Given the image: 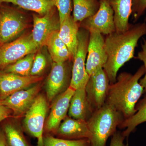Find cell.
I'll return each instance as SVG.
<instances>
[{
  "label": "cell",
  "mask_w": 146,
  "mask_h": 146,
  "mask_svg": "<svg viewBox=\"0 0 146 146\" xmlns=\"http://www.w3.org/2000/svg\"><path fill=\"white\" fill-rule=\"evenodd\" d=\"M146 11V0H132L131 15L134 23L137 22ZM145 22H146V16Z\"/></svg>",
  "instance_id": "29"
},
{
  "label": "cell",
  "mask_w": 146,
  "mask_h": 146,
  "mask_svg": "<svg viewBox=\"0 0 146 146\" xmlns=\"http://www.w3.org/2000/svg\"><path fill=\"white\" fill-rule=\"evenodd\" d=\"M136 112L130 117L125 119L119 126V128H126L123 135L128 138L136 127L146 122V96L136 105Z\"/></svg>",
  "instance_id": "23"
},
{
  "label": "cell",
  "mask_w": 146,
  "mask_h": 146,
  "mask_svg": "<svg viewBox=\"0 0 146 146\" xmlns=\"http://www.w3.org/2000/svg\"><path fill=\"white\" fill-rule=\"evenodd\" d=\"M25 16L14 7L0 4V46L11 41L26 28Z\"/></svg>",
  "instance_id": "4"
},
{
  "label": "cell",
  "mask_w": 146,
  "mask_h": 146,
  "mask_svg": "<svg viewBox=\"0 0 146 146\" xmlns=\"http://www.w3.org/2000/svg\"><path fill=\"white\" fill-rule=\"evenodd\" d=\"M58 138L68 140L89 139L90 131L87 121L66 117L55 133Z\"/></svg>",
  "instance_id": "16"
},
{
  "label": "cell",
  "mask_w": 146,
  "mask_h": 146,
  "mask_svg": "<svg viewBox=\"0 0 146 146\" xmlns=\"http://www.w3.org/2000/svg\"><path fill=\"white\" fill-rule=\"evenodd\" d=\"M125 138L122 132L116 131L112 136L110 146H124Z\"/></svg>",
  "instance_id": "31"
},
{
  "label": "cell",
  "mask_w": 146,
  "mask_h": 146,
  "mask_svg": "<svg viewBox=\"0 0 146 146\" xmlns=\"http://www.w3.org/2000/svg\"><path fill=\"white\" fill-rule=\"evenodd\" d=\"M33 39L39 49L45 46L48 37L51 33L59 31L60 23L57 9L54 7L44 16L33 14Z\"/></svg>",
  "instance_id": "10"
},
{
  "label": "cell",
  "mask_w": 146,
  "mask_h": 146,
  "mask_svg": "<svg viewBox=\"0 0 146 146\" xmlns=\"http://www.w3.org/2000/svg\"><path fill=\"white\" fill-rule=\"evenodd\" d=\"M7 146H29L21 129L11 123L6 124L3 128Z\"/></svg>",
  "instance_id": "24"
},
{
  "label": "cell",
  "mask_w": 146,
  "mask_h": 146,
  "mask_svg": "<svg viewBox=\"0 0 146 146\" xmlns=\"http://www.w3.org/2000/svg\"><path fill=\"white\" fill-rule=\"evenodd\" d=\"M45 46L47 47L54 62L64 63L72 59L68 47L58 36V31L50 35Z\"/></svg>",
  "instance_id": "20"
},
{
  "label": "cell",
  "mask_w": 146,
  "mask_h": 146,
  "mask_svg": "<svg viewBox=\"0 0 146 146\" xmlns=\"http://www.w3.org/2000/svg\"><path fill=\"white\" fill-rule=\"evenodd\" d=\"M142 50L138 52L137 58L144 63L145 68V76L140 79L139 83L144 88V91L146 93V39H143L141 44Z\"/></svg>",
  "instance_id": "30"
},
{
  "label": "cell",
  "mask_w": 146,
  "mask_h": 146,
  "mask_svg": "<svg viewBox=\"0 0 146 146\" xmlns=\"http://www.w3.org/2000/svg\"><path fill=\"white\" fill-rule=\"evenodd\" d=\"M53 62L51 70L46 84V92L48 102H51L70 86L72 68L67 62Z\"/></svg>",
  "instance_id": "8"
},
{
  "label": "cell",
  "mask_w": 146,
  "mask_h": 146,
  "mask_svg": "<svg viewBox=\"0 0 146 146\" xmlns=\"http://www.w3.org/2000/svg\"><path fill=\"white\" fill-rule=\"evenodd\" d=\"M12 112L8 107L0 105V122L9 117Z\"/></svg>",
  "instance_id": "32"
},
{
  "label": "cell",
  "mask_w": 146,
  "mask_h": 146,
  "mask_svg": "<svg viewBox=\"0 0 146 146\" xmlns=\"http://www.w3.org/2000/svg\"><path fill=\"white\" fill-rule=\"evenodd\" d=\"M35 53L30 54L19 59L15 63L8 65L3 70L21 76H30Z\"/></svg>",
  "instance_id": "25"
},
{
  "label": "cell",
  "mask_w": 146,
  "mask_h": 146,
  "mask_svg": "<svg viewBox=\"0 0 146 146\" xmlns=\"http://www.w3.org/2000/svg\"><path fill=\"white\" fill-rule=\"evenodd\" d=\"M114 13L116 32L121 33L129 28V23L132 13V0H108Z\"/></svg>",
  "instance_id": "18"
},
{
  "label": "cell",
  "mask_w": 146,
  "mask_h": 146,
  "mask_svg": "<svg viewBox=\"0 0 146 146\" xmlns=\"http://www.w3.org/2000/svg\"><path fill=\"white\" fill-rule=\"evenodd\" d=\"M89 33L86 68L87 74L90 76L98 70L103 69L108 56L102 35L94 32Z\"/></svg>",
  "instance_id": "13"
},
{
  "label": "cell",
  "mask_w": 146,
  "mask_h": 146,
  "mask_svg": "<svg viewBox=\"0 0 146 146\" xmlns=\"http://www.w3.org/2000/svg\"><path fill=\"white\" fill-rule=\"evenodd\" d=\"M146 35V22L131 25L123 32L116 31L106 35L104 39L107 53V62L103 69L109 79L110 83H115L119 70L134 57L138 41Z\"/></svg>",
  "instance_id": "1"
},
{
  "label": "cell",
  "mask_w": 146,
  "mask_h": 146,
  "mask_svg": "<svg viewBox=\"0 0 146 146\" xmlns=\"http://www.w3.org/2000/svg\"><path fill=\"white\" fill-rule=\"evenodd\" d=\"M90 33L83 29L79 30L78 44L75 56L73 58L72 78L70 86L74 90L85 88L90 76L86 71L87 54Z\"/></svg>",
  "instance_id": "7"
},
{
  "label": "cell",
  "mask_w": 146,
  "mask_h": 146,
  "mask_svg": "<svg viewBox=\"0 0 146 146\" xmlns=\"http://www.w3.org/2000/svg\"><path fill=\"white\" fill-rule=\"evenodd\" d=\"M79 25V23L75 22L71 16L60 24L58 31V36L68 47L72 59L77 49Z\"/></svg>",
  "instance_id": "19"
},
{
  "label": "cell",
  "mask_w": 146,
  "mask_h": 146,
  "mask_svg": "<svg viewBox=\"0 0 146 146\" xmlns=\"http://www.w3.org/2000/svg\"><path fill=\"white\" fill-rule=\"evenodd\" d=\"M44 146H90L89 139L68 140L55 138L50 135L44 136Z\"/></svg>",
  "instance_id": "26"
},
{
  "label": "cell",
  "mask_w": 146,
  "mask_h": 146,
  "mask_svg": "<svg viewBox=\"0 0 146 146\" xmlns=\"http://www.w3.org/2000/svg\"><path fill=\"white\" fill-rule=\"evenodd\" d=\"M10 3L24 10L43 16L54 7L53 0H0V4Z\"/></svg>",
  "instance_id": "21"
},
{
  "label": "cell",
  "mask_w": 146,
  "mask_h": 146,
  "mask_svg": "<svg viewBox=\"0 0 146 146\" xmlns=\"http://www.w3.org/2000/svg\"><path fill=\"white\" fill-rule=\"evenodd\" d=\"M94 112L87 99L85 88L75 90L70 102L69 117L87 121Z\"/></svg>",
  "instance_id": "17"
},
{
  "label": "cell",
  "mask_w": 146,
  "mask_h": 146,
  "mask_svg": "<svg viewBox=\"0 0 146 146\" xmlns=\"http://www.w3.org/2000/svg\"><path fill=\"white\" fill-rule=\"evenodd\" d=\"M73 17L77 23L94 15L99 9L100 0H72Z\"/></svg>",
  "instance_id": "22"
},
{
  "label": "cell",
  "mask_w": 146,
  "mask_h": 146,
  "mask_svg": "<svg viewBox=\"0 0 146 146\" xmlns=\"http://www.w3.org/2000/svg\"><path fill=\"white\" fill-rule=\"evenodd\" d=\"M48 107L46 98L39 94L25 115V129L30 135L37 139V146H44L43 133Z\"/></svg>",
  "instance_id": "6"
},
{
  "label": "cell",
  "mask_w": 146,
  "mask_h": 146,
  "mask_svg": "<svg viewBox=\"0 0 146 146\" xmlns=\"http://www.w3.org/2000/svg\"><path fill=\"white\" fill-rule=\"evenodd\" d=\"M42 85L40 83L27 89L15 92L3 100H0V105L4 106L12 111L15 117L25 114L39 95Z\"/></svg>",
  "instance_id": "12"
},
{
  "label": "cell",
  "mask_w": 146,
  "mask_h": 146,
  "mask_svg": "<svg viewBox=\"0 0 146 146\" xmlns=\"http://www.w3.org/2000/svg\"><path fill=\"white\" fill-rule=\"evenodd\" d=\"M81 23L83 29L89 32L107 35L116 31L114 13L108 0H100L99 9L96 13Z\"/></svg>",
  "instance_id": "9"
},
{
  "label": "cell",
  "mask_w": 146,
  "mask_h": 146,
  "mask_svg": "<svg viewBox=\"0 0 146 146\" xmlns=\"http://www.w3.org/2000/svg\"><path fill=\"white\" fill-rule=\"evenodd\" d=\"M40 76H21L0 70V100L41 81Z\"/></svg>",
  "instance_id": "15"
},
{
  "label": "cell",
  "mask_w": 146,
  "mask_h": 146,
  "mask_svg": "<svg viewBox=\"0 0 146 146\" xmlns=\"http://www.w3.org/2000/svg\"><path fill=\"white\" fill-rule=\"evenodd\" d=\"M39 49L33 39L31 33L0 46V70L27 55L35 53Z\"/></svg>",
  "instance_id": "5"
},
{
  "label": "cell",
  "mask_w": 146,
  "mask_h": 146,
  "mask_svg": "<svg viewBox=\"0 0 146 146\" xmlns=\"http://www.w3.org/2000/svg\"><path fill=\"white\" fill-rule=\"evenodd\" d=\"M145 74V67L142 65L133 74L121 73L115 83L110 84L105 103L121 113L124 119L136 112V104L144 92L139 81Z\"/></svg>",
  "instance_id": "2"
},
{
  "label": "cell",
  "mask_w": 146,
  "mask_h": 146,
  "mask_svg": "<svg viewBox=\"0 0 146 146\" xmlns=\"http://www.w3.org/2000/svg\"><path fill=\"white\" fill-rule=\"evenodd\" d=\"M124 120L121 113L107 104L95 110L87 121L90 146H106L108 138L117 131Z\"/></svg>",
  "instance_id": "3"
},
{
  "label": "cell",
  "mask_w": 146,
  "mask_h": 146,
  "mask_svg": "<svg viewBox=\"0 0 146 146\" xmlns=\"http://www.w3.org/2000/svg\"><path fill=\"white\" fill-rule=\"evenodd\" d=\"M110 84L109 79L103 69L98 70L89 77L85 89L94 112L105 103Z\"/></svg>",
  "instance_id": "11"
},
{
  "label": "cell",
  "mask_w": 146,
  "mask_h": 146,
  "mask_svg": "<svg viewBox=\"0 0 146 146\" xmlns=\"http://www.w3.org/2000/svg\"><path fill=\"white\" fill-rule=\"evenodd\" d=\"M54 6L59 14L60 24L66 18L71 16L72 11L71 0H53Z\"/></svg>",
  "instance_id": "27"
},
{
  "label": "cell",
  "mask_w": 146,
  "mask_h": 146,
  "mask_svg": "<svg viewBox=\"0 0 146 146\" xmlns=\"http://www.w3.org/2000/svg\"><path fill=\"white\" fill-rule=\"evenodd\" d=\"M0 146H7L5 134L3 130L0 129Z\"/></svg>",
  "instance_id": "33"
},
{
  "label": "cell",
  "mask_w": 146,
  "mask_h": 146,
  "mask_svg": "<svg viewBox=\"0 0 146 146\" xmlns=\"http://www.w3.org/2000/svg\"><path fill=\"white\" fill-rule=\"evenodd\" d=\"M75 91L70 86L55 99L45 124L44 129L48 133H55L62 121L67 117L70 102Z\"/></svg>",
  "instance_id": "14"
},
{
  "label": "cell",
  "mask_w": 146,
  "mask_h": 146,
  "mask_svg": "<svg viewBox=\"0 0 146 146\" xmlns=\"http://www.w3.org/2000/svg\"><path fill=\"white\" fill-rule=\"evenodd\" d=\"M46 65V58L45 56L42 53L38 52L35 56L30 75L40 76L45 70Z\"/></svg>",
  "instance_id": "28"
}]
</instances>
